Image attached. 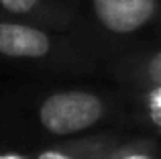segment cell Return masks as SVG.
I'll return each mask as SVG.
<instances>
[{
  "mask_svg": "<svg viewBox=\"0 0 161 159\" xmlns=\"http://www.w3.org/2000/svg\"><path fill=\"white\" fill-rule=\"evenodd\" d=\"M0 159H39V147L19 149V147H4V145H0Z\"/></svg>",
  "mask_w": 161,
  "mask_h": 159,
  "instance_id": "obj_8",
  "label": "cell"
},
{
  "mask_svg": "<svg viewBox=\"0 0 161 159\" xmlns=\"http://www.w3.org/2000/svg\"><path fill=\"white\" fill-rule=\"evenodd\" d=\"M126 100L139 127L161 139V86H129Z\"/></svg>",
  "mask_w": 161,
  "mask_h": 159,
  "instance_id": "obj_6",
  "label": "cell"
},
{
  "mask_svg": "<svg viewBox=\"0 0 161 159\" xmlns=\"http://www.w3.org/2000/svg\"><path fill=\"white\" fill-rule=\"evenodd\" d=\"M114 94L92 88H59L43 94L33 108V120L41 135L51 141L74 139L112 123L120 114Z\"/></svg>",
  "mask_w": 161,
  "mask_h": 159,
  "instance_id": "obj_2",
  "label": "cell"
},
{
  "mask_svg": "<svg viewBox=\"0 0 161 159\" xmlns=\"http://www.w3.org/2000/svg\"><path fill=\"white\" fill-rule=\"evenodd\" d=\"M80 12L82 35L108 59L112 47L116 53L137 49L139 39L161 29V0H86Z\"/></svg>",
  "mask_w": 161,
  "mask_h": 159,
  "instance_id": "obj_3",
  "label": "cell"
},
{
  "mask_svg": "<svg viewBox=\"0 0 161 159\" xmlns=\"http://www.w3.org/2000/svg\"><path fill=\"white\" fill-rule=\"evenodd\" d=\"M94 159H161V145L151 135H118L94 155Z\"/></svg>",
  "mask_w": 161,
  "mask_h": 159,
  "instance_id": "obj_7",
  "label": "cell"
},
{
  "mask_svg": "<svg viewBox=\"0 0 161 159\" xmlns=\"http://www.w3.org/2000/svg\"><path fill=\"white\" fill-rule=\"evenodd\" d=\"M0 16L57 31L82 33V12L74 0H0Z\"/></svg>",
  "mask_w": 161,
  "mask_h": 159,
  "instance_id": "obj_4",
  "label": "cell"
},
{
  "mask_svg": "<svg viewBox=\"0 0 161 159\" xmlns=\"http://www.w3.org/2000/svg\"><path fill=\"white\" fill-rule=\"evenodd\" d=\"M108 72L122 86H161V47H139L112 55Z\"/></svg>",
  "mask_w": 161,
  "mask_h": 159,
  "instance_id": "obj_5",
  "label": "cell"
},
{
  "mask_svg": "<svg viewBox=\"0 0 161 159\" xmlns=\"http://www.w3.org/2000/svg\"><path fill=\"white\" fill-rule=\"evenodd\" d=\"M0 59L49 72L90 74L106 63L108 57L82 33L0 16Z\"/></svg>",
  "mask_w": 161,
  "mask_h": 159,
  "instance_id": "obj_1",
  "label": "cell"
}]
</instances>
